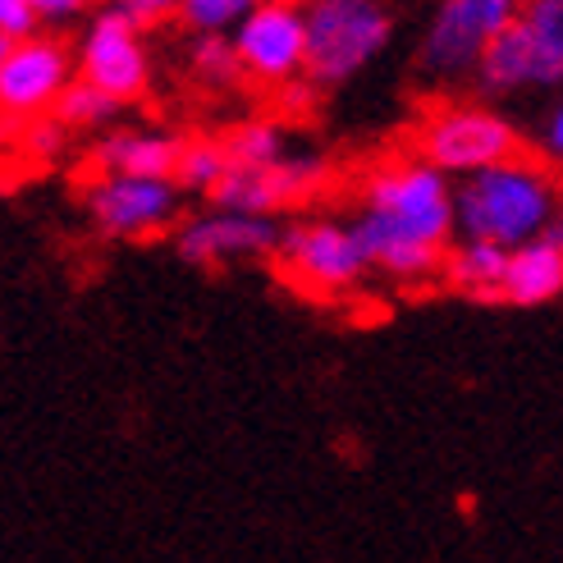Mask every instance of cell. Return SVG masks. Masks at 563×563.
Masks as SVG:
<instances>
[{
  "mask_svg": "<svg viewBox=\"0 0 563 563\" xmlns=\"http://www.w3.org/2000/svg\"><path fill=\"white\" fill-rule=\"evenodd\" d=\"M372 271L421 279L440 266L444 243L459 234L454 184L431 161H385L362 184V207L349 220Z\"/></svg>",
  "mask_w": 563,
  "mask_h": 563,
  "instance_id": "obj_1",
  "label": "cell"
},
{
  "mask_svg": "<svg viewBox=\"0 0 563 563\" xmlns=\"http://www.w3.org/2000/svg\"><path fill=\"white\" fill-rule=\"evenodd\" d=\"M454 211L463 239H486L499 247H522L541 239L559 216L554 179L522 156H509L454 184Z\"/></svg>",
  "mask_w": 563,
  "mask_h": 563,
  "instance_id": "obj_2",
  "label": "cell"
},
{
  "mask_svg": "<svg viewBox=\"0 0 563 563\" xmlns=\"http://www.w3.org/2000/svg\"><path fill=\"white\" fill-rule=\"evenodd\" d=\"M394 37L385 0H317L307 10V78L340 88L357 78Z\"/></svg>",
  "mask_w": 563,
  "mask_h": 563,
  "instance_id": "obj_3",
  "label": "cell"
},
{
  "mask_svg": "<svg viewBox=\"0 0 563 563\" xmlns=\"http://www.w3.org/2000/svg\"><path fill=\"white\" fill-rule=\"evenodd\" d=\"M522 10H527V0H440L427 23V37H421V51H417L421 74L435 82L476 74L490 42L504 27H514Z\"/></svg>",
  "mask_w": 563,
  "mask_h": 563,
  "instance_id": "obj_4",
  "label": "cell"
},
{
  "mask_svg": "<svg viewBox=\"0 0 563 563\" xmlns=\"http://www.w3.org/2000/svg\"><path fill=\"white\" fill-rule=\"evenodd\" d=\"M514 152H518V129L490 106H440L417 129V156L454 179L490 170V165L509 161Z\"/></svg>",
  "mask_w": 563,
  "mask_h": 563,
  "instance_id": "obj_5",
  "label": "cell"
},
{
  "mask_svg": "<svg viewBox=\"0 0 563 563\" xmlns=\"http://www.w3.org/2000/svg\"><path fill=\"white\" fill-rule=\"evenodd\" d=\"M275 262L285 266L294 285L312 294H344L362 275L372 271L367 252H362L353 224L340 220H307V224H285Z\"/></svg>",
  "mask_w": 563,
  "mask_h": 563,
  "instance_id": "obj_6",
  "label": "cell"
},
{
  "mask_svg": "<svg viewBox=\"0 0 563 563\" xmlns=\"http://www.w3.org/2000/svg\"><path fill=\"white\" fill-rule=\"evenodd\" d=\"M82 78L97 82L101 92L133 101L147 92V46H143V23L129 10L110 5L97 10L88 33H82V51H78Z\"/></svg>",
  "mask_w": 563,
  "mask_h": 563,
  "instance_id": "obj_7",
  "label": "cell"
},
{
  "mask_svg": "<svg viewBox=\"0 0 563 563\" xmlns=\"http://www.w3.org/2000/svg\"><path fill=\"white\" fill-rule=\"evenodd\" d=\"M88 211L106 239H147L161 234L179 211V179L143 175H101L88 188Z\"/></svg>",
  "mask_w": 563,
  "mask_h": 563,
  "instance_id": "obj_8",
  "label": "cell"
},
{
  "mask_svg": "<svg viewBox=\"0 0 563 563\" xmlns=\"http://www.w3.org/2000/svg\"><path fill=\"white\" fill-rule=\"evenodd\" d=\"M234 51L243 60V74L257 82H289L294 74H307V10L266 0L234 27Z\"/></svg>",
  "mask_w": 563,
  "mask_h": 563,
  "instance_id": "obj_9",
  "label": "cell"
},
{
  "mask_svg": "<svg viewBox=\"0 0 563 563\" xmlns=\"http://www.w3.org/2000/svg\"><path fill=\"white\" fill-rule=\"evenodd\" d=\"M69 82L74 60L60 42L27 37L0 51V110L14 120H37L42 110H55Z\"/></svg>",
  "mask_w": 563,
  "mask_h": 563,
  "instance_id": "obj_10",
  "label": "cell"
},
{
  "mask_svg": "<svg viewBox=\"0 0 563 563\" xmlns=\"http://www.w3.org/2000/svg\"><path fill=\"white\" fill-rule=\"evenodd\" d=\"M279 239H285V224L275 216H252V211H207L192 216L175 247L179 257L192 266H224V262H262L279 252Z\"/></svg>",
  "mask_w": 563,
  "mask_h": 563,
  "instance_id": "obj_11",
  "label": "cell"
},
{
  "mask_svg": "<svg viewBox=\"0 0 563 563\" xmlns=\"http://www.w3.org/2000/svg\"><path fill=\"white\" fill-rule=\"evenodd\" d=\"M317 184H321V165L307 156H285L275 165H230V175L220 179L211 202L224 211L275 216L285 207H298L302 197H312Z\"/></svg>",
  "mask_w": 563,
  "mask_h": 563,
  "instance_id": "obj_12",
  "label": "cell"
},
{
  "mask_svg": "<svg viewBox=\"0 0 563 563\" xmlns=\"http://www.w3.org/2000/svg\"><path fill=\"white\" fill-rule=\"evenodd\" d=\"M179 156H184L179 137L152 129H115L92 147L101 175H143V179H175Z\"/></svg>",
  "mask_w": 563,
  "mask_h": 563,
  "instance_id": "obj_13",
  "label": "cell"
},
{
  "mask_svg": "<svg viewBox=\"0 0 563 563\" xmlns=\"http://www.w3.org/2000/svg\"><path fill=\"white\" fill-rule=\"evenodd\" d=\"M514 27L527 46L531 92L563 88V0H527Z\"/></svg>",
  "mask_w": 563,
  "mask_h": 563,
  "instance_id": "obj_14",
  "label": "cell"
},
{
  "mask_svg": "<svg viewBox=\"0 0 563 563\" xmlns=\"http://www.w3.org/2000/svg\"><path fill=\"white\" fill-rule=\"evenodd\" d=\"M563 294V252L550 239H531L514 247L499 302L509 307H545Z\"/></svg>",
  "mask_w": 563,
  "mask_h": 563,
  "instance_id": "obj_15",
  "label": "cell"
},
{
  "mask_svg": "<svg viewBox=\"0 0 563 563\" xmlns=\"http://www.w3.org/2000/svg\"><path fill=\"white\" fill-rule=\"evenodd\" d=\"M509 257H514V247H499L486 239H463L454 252H449L444 275L459 294H467L476 302H499L504 275H509Z\"/></svg>",
  "mask_w": 563,
  "mask_h": 563,
  "instance_id": "obj_16",
  "label": "cell"
},
{
  "mask_svg": "<svg viewBox=\"0 0 563 563\" xmlns=\"http://www.w3.org/2000/svg\"><path fill=\"white\" fill-rule=\"evenodd\" d=\"M120 110H124L120 97H110V92L97 88V82L78 78V82H69V88L60 92V101H55L51 115L60 120L65 129H101V124L115 120Z\"/></svg>",
  "mask_w": 563,
  "mask_h": 563,
  "instance_id": "obj_17",
  "label": "cell"
},
{
  "mask_svg": "<svg viewBox=\"0 0 563 563\" xmlns=\"http://www.w3.org/2000/svg\"><path fill=\"white\" fill-rule=\"evenodd\" d=\"M230 147L224 143H211V137H197V143H184V156H179V188L188 192H216L220 179L230 175Z\"/></svg>",
  "mask_w": 563,
  "mask_h": 563,
  "instance_id": "obj_18",
  "label": "cell"
},
{
  "mask_svg": "<svg viewBox=\"0 0 563 563\" xmlns=\"http://www.w3.org/2000/svg\"><path fill=\"white\" fill-rule=\"evenodd\" d=\"M224 147H230V161H234V165H275V161L289 156L285 129L271 124V120H247V124H239L230 137H224Z\"/></svg>",
  "mask_w": 563,
  "mask_h": 563,
  "instance_id": "obj_19",
  "label": "cell"
},
{
  "mask_svg": "<svg viewBox=\"0 0 563 563\" xmlns=\"http://www.w3.org/2000/svg\"><path fill=\"white\" fill-rule=\"evenodd\" d=\"M188 65H192L197 82H207V88H224V82H234V78L243 74V60H239V51H234V37H220V33L197 37Z\"/></svg>",
  "mask_w": 563,
  "mask_h": 563,
  "instance_id": "obj_20",
  "label": "cell"
},
{
  "mask_svg": "<svg viewBox=\"0 0 563 563\" xmlns=\"http://www.w3.org/2000/svg\"><path fill=\"white\" fill-rule=\"evenodd\" d=\"M257 5H266V0H184V10H179V19L192 27L197 37H207V33H234V27L257 10Z\"/></svg>",
  "mask_w": 563,
  "mask_h": 563,
  "instance_id": "obj_21",
  "label": "cell"
},
{
  "mask_svg": "<svg viewBox=\"0 0 563 563\" xmlns=\"http://www.w3.org/2000/svg\"><path fill=\"white\" fill-rule=\"evenodd\" d=\"M60 147H65V124L60 120H46V115H37V120H23V152L27 156H37V161H55L60 156Z\"/></svg>",
  "mask_w": 563,
  "mask_h": 563,
  "instance_id": "obj_22",
  "label": "cell"
},
{
  "mask_svg": "<svg viewBox=\"0 0 563 563\" xmlns=\"http://www.w3.org/2000/svg\"><path fill=\"white\" fill-rule=\"evenodd\" d=\"M37 23H42V14L33 0H0V37H5V46L27 42Z\"/></svg>",
  "mask_w": 563,
  "mask_h": 563,
  "instance_id": "obj_23",
  "label": "cell"
},
{
  "mask_svg": "<svg viewBox=\"0 0 563 563\" xmlns=\"http://www.w3.org/2000/svg\"><path fill=\"white\" fill-rule=\"evenodd\" d=\"M120 10H129L137 23H161V19H170L184 10V0H115Z\"/></svg>",
  "mask_w": 563,
  "mask_h": 563,
  "instance_id": "obj_24",
  "label": "cell"
},
{
  "mask_svg": "<svg viewBox=\"0 0 563 563\" xmlns=\"http://www.w3.org/2000/svg\"><path fill=\"white\" fill-rule=\"evenodd\" d=\"M541 143H545V156L563 165V101L545 115V129H541Z\"/></svg>",
  "mask_w": 563,
  "mask_h": 563,
  "instance_id": "obj_25",
  "label": "cell"
},
{
  "mask_svg": "<svg viewBox=\"0 0 563 563\" xmlns=\"http://www.w3.org/2000/svg\"><path fill=\"white\" fill-rule=\"evenodd\" d=\"M37 5V14L42 19H51V23H60V19H74V14H82L92 5V0H33Z\"/></svg>",
  "mask_w": 563,
  "mask_h": 563,
  "instance_id": "obj_26",
  "label": "cell"
},
{
  "mask_svg": "<svg viewBox=\"0 0 563 563\" xmlns=\"http://www.w3.org/2000/svg\"><path fill=\"white\" fill-rule=\"evenodd\" d=\"M541 239H550V243H554V247L563 252V216H554V224H550V230H545Z\"/></svg>",
  "mask_w": 563,
  "mask_h": 563,
  "instance_id": "obj_27",
  "label": "cell"
},
{
  "mask_svg": "<svg viewBox=\"0 0 563 563\" xmlns=\"http://www.w3.org/2000/svg\"><path fill=\"white\" fill-rule=\"evenodd\" d=\"M285 5H298V10H312L317 0H285Z\"/></svg>",
  "mask_w": 563,
  "mask_h": 563,
  "instance_id": "obj_28",
  "label": "cell"
}]
</instances>
